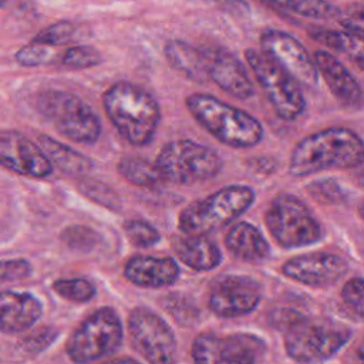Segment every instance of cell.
<instances>
[{"instance_id": "obj_1", "label": "cell", "mask_w": 364, "mask_h": 364, "mask_svg": "<svg viewBox=\"0 0 364 364\" xmlns=\"http://www.w3.org/2000/svg\"><path fill=\"white\" fill-rule=\"evenodd\" d=\"M101 102L105 117L129 145L144 146L154 139L161 122V107L148 90L129 81H117L102 92Z\"/></svg>"}, {"instance_id": "obj_2", "label": "cell", "mask_w": 364, "mask_h": 364, "mask_svg": "<svg viewBox=\"0 0 364 364\" xmlns=\"http://www.w3.org/2000/svg\"><path fill=\"white\" fill-rule=\"evenodd\" d=\"M364 162V142L347 128H327L304 136L290 154L289 172L307 176L331 168H354Z\"/></svg>"}, {"instance_id": "obj_3", "label": "cell", "mask_w": 364, "mask_h": 364, "mask_svg": "<svg viewBox=\"0 0 364 364\" xmlns=\"http://www.w3.org/2000/svg\"><path fill=\"white\" fill-rule=\"evenodd\" d=\"M185 105L208 134L233 149L256 146L264 136V128L256 117L215 95L193 92L186 97Z\"/></svg>"}, {"instance_id": "obj_4", "label": "cell", "mask_w": 364, "mask_h": 364, "mask_svg": "<svg viewBox=\"0 0 364 364\" xmlns=\"http://www.w3.org/2000/svg\"><path fill=\"white\" fill-rule=\"evenodd\" d=\"M256 193L247 185H226L210 195L186 205L178 218L182 233L209 235L232 225L255 202Z\"/></svg>"}, {"instance_id": "obj_5", "label": "cell", "mask_w": 364, "mask_h": 364, "mask_svg": "<svg viewBox=\"0 0 364 364\" xmlns=\"http://www.w3.org/2000/svg\"><path fill=\"white\" fill-rule=\"evenodd\" d=\"M340 321L296 314L284 324V350L297 363H320L333 357L350 338Z\"/></svg>"}, {"instance_id": "obj_6", "label": "cell", "mask_w": 364, "mask_h": 364, "mask_svg": "<svg viewBox=\"0 0 364 364\" xmlns=\"http://www.w3.org/2000/svg\"><path fill=\"white\" fill-rule=\"evenodd\" d=\"M36 108L64 138L82 144H95L102 131L97 112L78 95L63 90H46L37 95Z\"/></svg>"}, {"instance_id": "obj_7", "label": "cell", "mask_w": 364, "mask_h": 364, "mask_svg": "<svg viewBox=\"0 0 364 364\" xmlns=\"http://www.w3.org/2000/svg\"><path fill=\"white\" fill-rule=\"evenodd\" d=\"M164 182L191 186L218 176L223 168L220 155L192 139L166 142L155 156Z\"/></svg>"}, {"instance_id": "obj_8", "label": "cell", "mask_w": 364, "mask_h": 364, "mask_svg": "<svg viewBox=\"0 0 364 364\" xmlns=\"http://www.w3.org/2000/svg\"><path fill=\"white\" fill-rule=\"evenodd\" d=\"M124 343V323L118 311L104 306L87 316L68 336L65 354L73 363H92L117 353Z\"/></svg>"}, {"instance_id": "obj_9", "label": "cell", "mask_w": 364, "mask_h": 364, "mask_svg": "<svg viewBox=\"0 0 364 364\" xmlns=\"http://www.w3.org/2000/svg\"><path fill=\"white\" fill-rule=\"evenodd\" d=\"M264 225L273 240L284 249H299L318 242L323 230L307 205L291 193L277 195L264 212Z\"/></svg>"}, {"instance_id": "obj_10", "label": "cell", "mask_w": 364, "mask_h": 364, "mask_svg": "<svg viewBox=\"0 0 364 364\" xmlns=\"http://www.w3.org/2000/svg\"><path fill=\"white\" fill-rule=\"evenodd\" d=\"M245 58L276 115L284 121L300 117L306 108L300 82L263 51L247 48Z\"/></svg>"}, {"instance_id": "obj_11", "label": "cell", "mask_w": 364, "mask_h": 364, "mask_svg": "<svg viewBox=\"0 0 364 364\" xmlns=\"http://www.w3.org/2000/svg\"><path fill=\"white\" fill-rule=\"evenodd\" d=\"M127 334L134 351L152 364L175 360L176 336L171 326L152 309L134 307L127 318Z\"/></svg>"}, {"instance_id": "obj_12", "label": "cell", "mask_w": 364, "mask_h": 364, "mask_svg": "<svg viewBox=\"0 0 364 364\" xmlns=\"http://www.w3.org/2000/svg\"><path fill=\"white\" fill-rule=\"evenodd\" d=\"M266 353L264 340L253 333H200L191 344V357L196 363L253 364L260 363Z\"/></svg>"}, {"instance_id": "obj_13", "label": "cell", "mask_w": 364, "mask_h": 364, "mask_svg": "<svg viewBox=\"0 0 364 364\" xmlns=\"http://www.w3.org/2000/svg\"><path fill=\"white\" fill-rule=\"evenodd\" d=\"M263 299L262 283L247 274H223L213 280L208 307L219 318H237L253 313Z\"/></svg>"}, {"instance_id": "obj_14", "label": "cell", "mask_w": 364, "mask_h": 364, "mask_svg": "<svg viewBox=\"0 0 364 364\" xmlns=\"http://www.w3.org/2000/svg\"><path fill=\"white\" fill-rule=\"evenodd\" d=\"M0 164L14 173L37 179L47 178L54 171L43 146L14 129L0 132Z\"/></svg>"}, {"instance_id": "obj_15", "label": "cell", "mask_w": 364, "mask_h": 364, "mask_svg": "<svg viewBox=\"0 0 364 364\" xmlns=\"http://www.w3.org/2000/svg\"><path fill=\"white\" fill-rule=\"evenodd\" d=\"M260 47L264 54L286 68L300 84L307 87L317 84L318 70L314 58L291 34L274 28L266 30L260 36Z\"/></svg>"}, {"instance_id": "obj_16", "label": "cell", "mask_w": 364, "mask_h": 364, "mask_svg": "<svg viewBox=\"0 0 364 364\" xmlns=\"http://www.w3.org/2000/svg\"><path fill=\"white\" fill-rule=\"evenodd\" d=\"M348 270L347 262L333 253L314 252L286 260L280 272L290 280L310 287H326L338 282Z\"/></svg>"}, {"instance_id": "obj_17", "label": "cell", "mask_w": 364, "mask_h": 364, "mask_svg": "<svg viewBox=\"0 0 364 364\" xmlns=\"http://www.w3.org/2000/svg\"><path fill=\"white\" fill-rule=\"evenodd\" d=\"M206 73L222 91L236 100H249L255 87L245 64L229 50L222 47L203 48Z\"/></svg>"}, {"instance_id": "obj_18", "label": "cell", "mask_w": 364, "mask_h": 364, "mask_svg": "<svg viewBox=\"0 0 364 364\" xmlns=\"http://www.w3.org/2000/svg\"><path fill=\"white\" fill-rule=\"evenodd\" d=\"M181 276L179 263L169 256L138 255L127 260L124 277L138 287L161 289L178 282Z\"/></svg>"}, {"instance_id": "obj_19", "label": "cell", "mask_w": 364, "mask_h": 364, "mask_svg": "<svg viewBox=\"0 0 364 364\" xmlns=\"http://www.w3.org/2000/svg\"><path fill=\"white\" fill-rule=\"evenodd\" d=\"M43 303L30 291L4 290L0 296V330L16 334L30 330L43 316Z\"/></svg>"}, {"instance_id": "obj_20", "label": "cell", "mask_w": 364, "mask_h": 364, "mask_svg": "<svg viewBox=\"0 0 364 364\" xmlns=\"http://www.w3.org/2000/svg\"><path fill=\"white\" fill-rule=\"evenodd\" d=\"M313 58L327 87L341 104L354 108L364 104L363 88L338 58L324 50L316 51Z\"/></svg>"}, {"instance_id": "obj_21", "label": "cell", "mask_w": 364, "mask_h": 364, "mask_svg": "<svg viewBox=\"0 0 364 364\" xmlns=\"http://www.w3.org/2000/svg\"><path fill=\"white\" fill-rule=\"evenodd\" d=\"M229 253L245 263H262L270 256V245L262 230L246 220L230 225L223 236Z\"/></svg>"}, {"instance_id": "obj_22", "label": "cell", "mask_w": 364, "mask_h": 364, "mask_svg": "<svg viewBox=\"0 0 364 364\" xmlns=\"http://www.w3.org/2000/svg\"><path fill=\"white\" fill-rule=\"evenodd\" d=\"M172 247L179 262L195 272L213 270L222 262L219 246L208 235L182 233L173 237Z\"/></svg>"}, {"instance_id": "obj_23", "label": "cell", "mask_w": 364, "mask_h": 364, "mask_svg": "<svg viewBox=\"0 0 364 364\" xmlns=\"http://www.w3.org/2000/svg\"><path fill=\"white\" fill-rule=\"evenodd\" d=\"M164 54L168 64L189 80L196 82L209 80L203 50L195 48L182 40H169L164 47Z\"/></svg>"}, {"instance_id": "obj_24", "label": "cell", "mask_w": 364, "mask_h": 364, "mask_svg": "<svg viewBox=\"0 0 364 364\" xmlns=\"http://www.w3.org/2000/svg\"><path fill=\"white\" fill-rule=\"evenodd\" d=\"M309 36L324 47L344 55L353 64L364 68V34L351 30L313 28Z\"/></svg>"}, {"instance_id": "obj_25", "label": "cell", "mask_w": 364, "mask_h": 364, "mask_svg": "<svg viewBox=\"0 0 364 364\" xmlns=\"http://www.w3.org/2000/svg\"><path fill=\"white\" fill-rule=\"evenodd\" d=\"M38 144L50 156L54 168L68 175H84L94 166L92 161L82 152L73 149L61 141H57L48 135L40 134L37 136Z\"/></svg>"}, {"instance_id": "obj_26", "label": "cell", "mask_w": 364, "mask_h": 364, "mask_svg": "<svg viewBox=\"0 0 364 364\" xmlns=\"http://www.w3.org/2000/svg\"><path fill=\"white\" fill-rule=\"evenodd\" d=\"M117 169L124 179L141 188H154L164 182L155 162H149L142 156H122Z\"/></svg>"}, {"instance_id": "obj_27", "label": "cell", "mask_w": 364, "mask_h": 364, "mask_svg": "<svg viewBox=\"0 0 364 364\" xmlns=\"http://www.w3.org/2000/svg\"><path fill=\"white\" fill-rule=\"evenodd\" d=\"M273 4L309 18H337L340 10L327 0H270Z\"/></svg>"}, {"instance_id": "obj_28", "label": "cell", "mask_w": 364, "mask_h": 364, "mask_svg": "<svg viewBox=\"0 0 364 364\" xmlns=\"http://www.w3.org/2000/svg\"><path fill=\"white\" fill-rule=\"evenodd\" d=\"M51 289L64 300L73 303H87L97 294L95 284L84 277L57 279L53 282Z\"/></svg>"}, {"instance_id": "obj_29", "label": "cell", "mask_w": 364, "mask_h": 364, "mask_svg": "<svg viewBox=\"0 0 364 364\" xmlns=\"http://www.w3.org/2000/svg\"><path fill=\"white\" fill-rule=\"evenodd\" d=\"M162 306L181 326H193L200 318V313L195 303L181 293L166 294L162 300Z\"/></svg>"}, {"instance_id": "obj_30", "label": "cell", "mask_w": 364, "mask_h": 364, "mask_svg": "<svg viewBox=\"0 0 364 364\" xmlns=\"http://www.w3.org/2000/svg\"><path fill=\"white\" fill-rule=\"evenodd\" d=\"M14 60L21 67H40L54 63L57 60V51L53 46L31 40V43L16 51Z\"/></svg>"}, {"instance_id": "obj_31", "label": "cell", "mask_w": 364, "mask_h": 364, "mask_svg": "<svg viewBox=\"0 0 364 364\" xmlns=\"http://www.w3.org/2000/svg\"><path fill=\"white\" fill-rule=\"evenodd\" d=\"M122 229L131 245L139 249L154 247L161 240V233L158 229L152 223L142 219H128L124 222Z\"/></svg>"}, {"instance_id": "obj_32", "label": "cell", "mask_w": 364, "mask_h": 364, "mask_svg": "<svg viewBox=\"0 0 364 364\" xmlns=\"http://www.w3.org/2000/svg\"><path fill=\"white\" fill-rule=\"evenodd\" d=\"M60 63L70 70H85L101 64L102 55L91 46H73L61 54Z\"/></svg>"}, {"instance_id": "obj_33", "label": "cell", "mask_w": 364, "mask_h": 364, "mask_svg": "<svg viewBox=\"0 0 364 364\" xmlns=\"http://www.w3.org/2000/svg\"><path fill=\"white\" fill-rule=\"evenodd\" d=\"M74 34H75V26L68 20H60V21H55V23L47 26L46 28L40 30L33 37V41L58 47V46H63V44L71 41Z\"/></svg>"}, {"instance_id": "obj_34", "label": "cell", "mask_w": 364, "mask_h": 364, "mask_svg": "<svg viewBox=\"0 0 364 364\" xmlns=\"http://www.w3.org/2000/svg\"><path fill=\"white\" fill-rule=\"evenodd\" d=\"M61 240L73 249H81V250L88 249L90 250L97 245V242L100 240V236L91 228L73 225V226H67L61 232Z\"/></svg>"}, {"instance_id": "obj_35", "label": "cell", "mask_w": 364, "mask_h": 364, "mask_svg": "<svg viewBox=\"0 0 364 364\" xmlns=\"http://www.w3.org/2000/svg\"><path fill=\"white\" fill-rule=\"evenodd\" d=\"M78 188L82 192V195L100 203L101 206H105L109 209L119 208V199L115 195V192L98 181H82Z\"/></svg>"}, {"instance_id": "obj_36", "label": "cell", "mask_w": 364, "mask_h": 364, "mask_svg": "<svg viewBox=\"0 0 364 364\" xmlns=\"http://www.w3.org/2000/svg\"><path fill=\"white\" fill-rule=\"evenodd\" d=\"M58 337L55 327H41L20 340V347L30 354H40L47 350Z\"/></svg>"}, {"instance_id": "obj_37", "label": "cell", "mask_w": 364, "mask_h": 364, "mask_svg": "<svg viewBox=\"0 0 364 364\" xmlns=\"http://www.w3.org/2000/svg\"><path fill=\"white\" fill-rule=\"evenodd\" d=\"M310 195L321 203H338L344 199V192L333 179L314 181L307 186Z\"/></svg>"}, {"instance_id": "obj_38", "label": "cell", "mask_w": 364, "mask_h": 364, "mask_svg": "<svg viewBox=\"0 0 364 364\" xmlns=\"http://www.w3.org/2000/svg\"><path fill=\"white\" fill-rule=\"evenodd\" d=\"M341 297L353 313L364 320V279L348 280L341 290Z\"/></svg>"}, {"instance_id": "obj_39", "label": "cell", "mask_w": 364, "mask_h": 364, "mask_svg": "<svg viewBox=\"0 0 364 364\" xmlns=\"http://www.w3.org/2000/svg\"><path fill=\"white\" fill-rule=\"evenodd\" d=\"M33 272V266L27 259H4L1 262V269H0V276H1V283L7 282H18L27 279Z\"/></svg>"}, {"instance_id": "obj_40", "label": "cell", "mask_w": 364, "mask_h": 364, "mask_svg": "<svg viewBox=\"0 0 364 364\" xmlns=\"http://www.w3.org/2000/svg\"><path fill=\"white\" fill-rule=\"evenodd\" d=\"M337 20L341 27L364 34V6H355L347 10H340Z\"/></svg>"}, {"instance_id": "obj_41", "label": "cell", "mask_w": 364, "mask_h": 364, "mask_svg": "<svg viewBox=\"0 0 364 364\" xmlns=\"http://www.w3.org/2000/svg\"><path fill=\"white\" fill-rule=\"evenodd\" d=\"M205 1L225 13L239 16V17L249 16L252 11L250 6L246 0H205Z\"/></svg>"}, {"instance_id": "obj_42", "label": "cell", "mask_w": 364, "mask_h": 364, "mask_svg": "<svg viewBox=\"0 0 364 364\" xmlns=\"http://www.w3.org/2000/svg\"><path fill=\"white\" fill-rule=\"evenodd\" d=\"M358 212H360V215H361V218L364 219V202L360 205V208H358Z\"/></svg>"}, {"instance_id": "obj_43", "label": "cell", "mask_w": 364, "mask_h": 364, "mask_svg": "<svg viewBox=\"0 0 364 364\" xmlns=\"http://www.w3.org/2000/svg\"><path fill=\"white\" fill-rule=\"evenodd\" d=\"M358 358H360V361H364V348L360 351V354H358Z\"/></svg>"}]
</instances>
